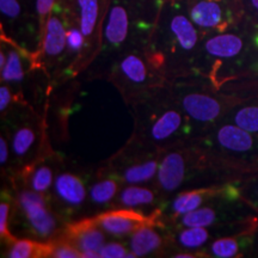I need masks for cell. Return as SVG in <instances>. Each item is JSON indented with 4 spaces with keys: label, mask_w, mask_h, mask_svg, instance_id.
Returning a JSON list of instances; mask_svg holds the SVG:
<instances>
[{
    "label": "cell",
    "mask_w": 258,
    "mask_h": 258,
    "mask_svg": "<svg viewBox=\"0 0 258 258\" xmlns=\"http://www.w3.org/2000/svg\"><path fill=\"white\" fill-rule=\"evenodd\" d=\"M118 74L132 86H141L148 83L150 70L140 55L128 54L118 63Z\"/></svg>",
    "instance_id": "2e32d148"
},
{
    "label": "cell",
    "mask_w": 258,
    "mask_h": 258,
    "mask_svg": "<svg viewBox=\"0 0 258 258\" xmlns=\"http://www.w3.org/2000/svg\"><path fill=\"white\" fill-rule=\"evenodd\" d=\"M67 47V30L59 15L53 14L48 17L44 28L43 54L48 61L59 59Z\"/></svg>",
    "instance_id": "9c48e42d"
},
{
    "label": "cell",
    "mask_w": 258,
    "mask_h": 258,
    "mask_svg": "<svg viewBox=\"0 0 258 258\" xmlns=\"http://www.w3.org/2000/svg\"><path fill=\"white\" fill-rule=\"evenodd\" d=\"M239 244L233 238H221L212 244L211 251L213 256L220 258H230L237 256Z\"/></svg>",
    "instance_id": "83f0119b"
},
{
    "label": "cell",
    "mask_w": 258,
    "mask_h": 258,
    "mask_svg": "<svg viewBox=\"0 0 258 258\" xmlns=\"http://www.w3.org/2000/svg\"><path fill=\"white\" fill-rule=\"evenodd\" d=\"M49 257H56V258H79L83 257L80 251L71 244L69 240L60 241L59 244H50V252Z\"/></svg>",
    "instance_id": "f1b7e54d"
},
{
    "label": "cell",
    "mask_w": 258,
    "mask_h": 258,
    "mask_svg": "<svg viewBox=\"0 0 258 258\" xmlns=\"http://www.w3.org/2000/svg\"><path fill=\"white\" fill-rule=\"evenodd\" d=\"M128 12L123 6L115 5L109 11L105 25V40L112 47H120L128 35Z\"/></svg>",
    "instance_id": "5bb4252c"
},
{
    "label": "cell",
    "mask_w": 258,
    "mask_h": 258,
    "mask_svg": "<svg viewBox=\"0 0 258 258\" xmlns=\"http://www.w3.org/2000/svg\"><path fill=\"white\" fill-rule=\"evenodd\" d=\"M209 232L206 227H184L177 234V243L183 249H199L207 243Z\"/></svg>",
    "instance_id": "cb8c5ba5"
},
{
    "label": "cell",
    "mask_w": 258,
    "mask_h": 258,
    "mask_svg": "<svg viewBox=\"0 0 258 258\" xmlns=\"http://www.w3.org/2000/svg\"><path fill=\"white\" fill-rule=\"evenodd\" d=\"M53 170L47 164H41L34 170L30 177L31 189L37 192H46L50 189L51 183H53Z\"/></svg>",
    "instance_id": "484cf974"
},
{
    "label": "cell",
    "mask_w": 258,
    "mask_h": 258,
    "mask_svg": "<svg viewBox=\"0 0 258 258\" xmlns=\"http://www.w3.org/2000/svg\"><path fill=\"white\" fill-rule=\"evenodd\" d=\"M170 29L175 36L178 46L183 50L190 51L198 44L199 36L198 31L194 27L192 22H190L185 16L176 15L171 19Z\"/></svg>",
    "instance_id": "ac0fdd59"
},
{
    "label": "cell",
    "mask_w": 258,
    "mask_h": 258,
    "mask_svg": "<svg viewBox=\"0 0 258 258\" xmlns=\"http://www.w3.org/2000/svg\"><path fill=\"white\" fill-rule=\"evenodd\" d=\"M9 212L10 205L8 202L3 201L0 203V234L5 239H12L9 231Z\"/></svg>",
    "instance_id": "d6a6232c"
},
{
    "label": "cell",
    "mask_w": 258,
    "mask_h": 258,
    "mask_svg": "<svg viewBox=\"0 0 258 258\" xmlns=\"http://www.w3.org/2000/svg\"><path fill=\"white\" fill-rule=\"evenodd\" d=\"M217 220V212L209 207L198 208L182 215L180 226L183 227H208Z\"/></svg>",
    "instance_id": "d4e9b609"
},
{
    "label": "cell",
    "mask_w": 258,
    "mask_h": 258,
    "mask_svg": "<svg viewBox=\"0 0 258 258\" xmlns=\"http://www.w3.org/2000/svg\"><path fill=\"white\" fill-rule=\"evenodd\" d=\"M128 246L135 257H144L159 250L163 246V238L152 224H146L132 233Z\"/></svg>",
    "instance_id": "30bf717a"
},
{
    "label": "cell",
    "mask_w": 258,
    "mask_h": 258,
    "mask_svg": "<svg viewBox=\"0 0 258 258\" xmlns=\"http://www.w3.org/2000/svg\"><path fill=\"white\" fill-rule=\"evenodd\" d=\"M2 80L6 84H21L24 80L22 57L16 49H10L5 66L2 69Z\"/></svg>",
    "instance_id": "603a6c76"
},
{
    "label": "cell",
    "mask_w": 258,
    "mask_h": 258,
    "mask_svg": "<svg viewBox=\"0 0 258 258\" xmlns=\"http://www.w3.org/2000/svg\"><path fill=\"white\" fill-rule=\"evenodd\" d=\"M214 191L209 189H198L190 190L179 194L177 198L173 200L171 205V211H172L173 217H182V215L190 213L195 209L200 208L206 200L211 199L214 195Z\"/></svg>",
    "instance_id": "e0dca14e"
},
{
    "label": "cell",
    "mask_w": 258,
    "mask_h": 258,
    "mask_svg": "<svg viewBox=\"0 0 258 258\" xmlns=\"http://www.w3.org/2000/svg\"><path fill=\"white\" fill-rule=\"evenodd\" d=\"M54 194L63 207L77 209L86 200V189L82 179L72 172H61L54 180Z\"/></svg>",
    "instance_id": "ba28073f"
},
{
    "label": "cell",
    "mask_w": 258,
    "mask_h": 258,
    "mask_svg": "<svg viewBox=\"0 0 258 258\" xmlns=\"http://www.w3.org/2000/svg\"><path fill=\"white\" fill-rule=\"evenodd\" d=\"M209 55L230 59L239 55L244 48L243 38L235 34H219L209 38L205 44Z\"/></svg>",
    "instance_id": "9a60e30c"
},
{
    "label": "cell",
    "mask_w": 258,
    "mask_h": 258,
    "mask_svg": "<svg viewBox=\"0 0 258 258\" xmlns=\"http://www.w3.org/2000/svg\"><path fill=\"white\" fill-rule=\"evenodd\" d=\"M11 103V92L8 85H2L0 88V111L4 112Z\"/></svg>",
    "instance_id": "e575fe53"
},
{
    "label": "cell",
    "mask_w": 258,
    "mask_h": 258,
    "mask_svg": "<svg viewBox=\"0 0 258 258\" xmlns=\"http://www.w3.org/2000/svg\"><path fill=\"white\" fill-rule=\"evenodd\" d=\"M50 252V244H40L31 239L14 240L10 247L8 257L10 258H31L47 257Z\"/></svg>",
    "instance_id": "44dd1931"
},
{
    "label": "cell",
    "mask_w": 258,
    "mask_h": 258,
    "mask_svg": "<svg viewBox=\"0 0 258 258\" xmlns=\"http://www.w3.org/2000/svg\"><path fill=\"white\" fill-rule=\"evenodd\" d=\"M188 172L186 153L179 150H171L160 158L158 167V185L165 194H171L183 185Z\"/></svg>",
    "instance_id": "5b68a950"
},
{
    "label": "cell",
    "mask_w": 258,
    "mask_h": 258,
    "mask_svg": "<svg viewBox=\"0 0 258 258\" xmlns=\"http://www.w3.org/2000/svg\"><path fill=\"white\" fill-rule=\"evenodd\" d=\"M85 36L83 35L80 28L72 27L67 30V49L71 54H78L83 49Z\"/></svg>",
    "instance_id": "4dcf8cb0"
},
{
    "label": "cell",
    "mask_w": 258,
    "mask_h": 258,
    "mask_svg": "<svg viewBox=\"0 0 258 258\" xmlns=\"http://www.w3.org/2000/svg\"><path fill=\"white\" fill-rule=\"evenodd\" d=\"M36 131L30 124L19 125L12 135L11 148L14 156L18 159H23L30 152L34 144L36 143Z\"/></svg>",
    "instance_id": "7402d4cb"
},
{
    "label": "cell",
    "mask_w": 258,
    "mask_h": 258,
    "mask_svg": "<svg viewBox=\"0 0 258 258\" xmlns=\"http://www.w3.org/2000/svg\"><path fill=\"white\" fill-rule=\"evenodd\" d=\"M235 124L250 133L258 132V106H245L234 115Z\"/></svg>",
    "instance_id": "4316f807"
},
{
    "label": "cell",
    "mask_w": 258,
    "mask_h": 258,
    "mask_svg": "<svg viewBox=\"0 0 258 258\" xmlns=\"http://www.w3.org/2000/svg\"><path fill=\"white\" fill-rule=\"evenodd\" d=\"M217 140L221 147L233 152H247L253 146L250 132L237 124L222 125L217 133Z\"/></svg>",
    "instance_id": "4fadbf2b"
},
{
    "label": "cell",
    "mask_w": 258,
    "mask_h": 258,
    "mask_svg": "<svg viewBox=\"0 0 258 258\" xmlns=\"http://www.w3.org/2000/svg\"><path fill=\"white\" fill-rule=\"evenodd\" d=\"M101 258H124L135 257L134 253H129L123 245L120 243H105L99 250Z\"/></svg>",
    "instance_id": "f546056e"
},
{
    "label": "cell",
    "mask_w": 258,
    "mask_h": 258,
    "mask_svg": "<svg viewBox=\"0 0 258 258\" xmlns=\"http://www.w3.org/2000/svg\"><path fill=\"white\" fill-rule=\"evenodd\" d=\"M76 4L78 9L79 28L85 36V41L91 43L98 29L102 0H76Z\"/></svg>",
    "instance_id": "7c38bea8"
},
{
    "label": "cell",
    "mask_w": 258,
    "mask_h": 258,
    "mask_svg": "<svg viewBox=\"0 0 258 258\" xmlns=\"http://www.w3.org/2000/svg\"><path fill=\"white\" fill-rule=\"evenodd\" d=\"M18 205L29 226L37 237L49 238L57 231V219L47 207L41 192L23 189L18 194Z\"/></svg>",
    "instance_id": "6da1fadb"
},
{
    "label": "cell",
    "mask_w": 258,
    "mask_h": 258,
    "mask_svg": "<svg viewBox=\"0 0 258 258\" xmlns=\"http://www.w3.org/2000/svg\"><path fill=\"white\" fill-rule=\"evenodd\" d=\"M156 192L152 189L145 188V186L132 185L122 189L120 195H118L116 205L121 208L133 209L143 206L152 205L156 201Z\"/></svg>",
    "instance_id": "d6986e66"
},
{
    "label": "cell",
    "mask_w": 258,
    "mask_h": 258,
    "mask_svg": "<svg viewBox=\"0 0 258 258\" xmlns=\"http://www.w3.org/2000/svg\"><path fill=\"white\" fill-rule=\"evenodd\" d=\"M67 240L78 249L80 252H97L105 244L104 231L95 224L92 219H86L72 225L67 234Z\"/></svg>",
    "instance_id": "52a82bcc"
},
{
    "label": "cell",
    "mask_w": 258,
    "mask_h": 258,
    "mask_svg": "<svg viewBox=\"0 0 258 258\" xmlns=\"http://www.w3.org/2000/svg\"><path fill=\"white\" fill-rule=\"evenodd\" d=\"M175 257H177V258H182V257H184V258H190V257H194V256H192V254L184 253V254H176Z\"/></svg>",
    "instance_id": "74e56055"
},
{
    "label": "cell",
    "mask_w": 258,
    "mask_h": 258,
    "mask_svg": "<svg viewBox=\"0 0 258 258\" xmlns=\"http://www.w3.org/2000/svg\"><path fill=\"white\" fill-rule=\"evenodd\" d=\"M2 14L10 19L17 18L21 15V6L17 0H0Z\"/></svg>",
    "instance_id": "836d02e7"
},
{
    "label": "cell",
    "mask_w": 258,
    "mask_h": 258,
    "mask_svg": "<svg viewBox=\"0 0 258 258\" xmlns=\"http://www.w3.org/2000/svg\"><path fill=\"white\" fill-rule=\"evenodd\" d=\"M92 220L105 233L114 235V237H123V235L132 234L141 226L151 224L150 219L145 218L141 213L128 208L114 209V211L102 213L93 218Z\"/></svg>",
    "instance_id": "277c9868"
},
{
    "label": "cell",
    "mask_w": 258,
    "mask_h": 258,
    "mask_svg": "<svg viewBox=\"0 0 258 258\" xmlns=\"http://www.w3.org/2000/svg\"><path fill=\"white\" fill-rule=\"evenodd\" d=\"M183 125L184 117L180 108L163 105L148 116V123L144 128V137L150 144H166L177 137Z\"/></svg>",
    "instance_id": "7a4b0ae2"
},
{
    "label": "cell",
    "mask_w": 258,
    "mask_h": 258,
    "mask_svg": "<svg viewBox=\"0 0 258 258\" xmlns=\"http://www.w3.org/2000/svg\"><path fill=\"white\" fill-rule=\"evenodd\" d=\"M190 18L200 28L221 31L233 21V12L225 0H198L190 9Z\"/></svg>",
    "instance_id": "3957f363"
},
{
    "label": "cell",
    "mask_w": 258,
    "mask_h": 258,
    "mask_svg": "<svg viewBox=\"0 0 258 258\" xmlns=\"http://www.w3.org/2000/svg\"><path fill=\"white\" fill-rule=\"evenodd\" d=\"M55 0H36V11L40 18L41 30H44L48 17L50 16L51 9H53Z\"/></svg>",
    "instance_id": "1f68e13d"
},
{
    "label": "cell",
    "mask_w": 258,
    "mask_h": 258,
    "mask_svg": "<svg viewBox=\"0 0 258 258\" xmlns=\"http://www.w3.org/2000/svg\"><path fill=\"white\" fill-rule=\"evenodd\" d=\"M160 160L156 157L147 158V159L134 160L125 163L120 167L121 179L125 184H141L148 180L153 179L158 172Z\"/></svg>",
    "instance_id": "8fae6325"
},
{
    "label": "cell",
    "mask_w": 258,
    "mask_h": 258,
    "mask_svg": "<svg viewBox=\"0 0 258 258\" xmlns=\"http://www.w3.org/2000/svg\"><path fill=\"white\" fill-rule=\"evenodd\" d=\"M179 108L186 116L199 122H211L220 115L221 105L214 97L202 92L186 91L179 97Z\"/></svg>",
    "instance_id": "8992f818"
},
{
    "label": "cell",
    "mask_w": 258,
    "mask_h": 258,
    "mask_svg": "<svg viewBox=\"0 0 258 258\" xmlns=\"http://www.w3.org/2000/svg\"><path fill=\"white\" fill-rule=\"evenodd\" d=\"M249 5L251 10L258 16V0H249Z\"/></svg>",
    "instance_id": "8d00e7d4"
},
{
    "label": "cell",
    "mask_w": 258,
    "mask_h": 258,
    "mask_svg": "<svg viewBox=\"0 0 258 258\" xmlns=\"http://www.w3.org/2000/svg\"><path fill=\"white\" fill-rule=\"evenodd\" d=\"M9 160V145L4 137L0 138V163L2 165H6Z\"/></svg>",
    "instance_id": "d590c367"
},
{
    "label": "cell",
    "mask_w": 258,
    "mask_h": 258,
    "mask_svg": "<svg viewBox=\"0 0 258 258\" xmlns=\"http://www.w3.org/2000/svg\"><path fill=\"white\" fill-rule=\"evenodd\" d=\"M118 190V183L114 178H104L97 180L90 186L89 198L93 206L103 207L111 203Z\"/></svg>",
    "instance_id": "ffe728a7"
}]
</instances>
